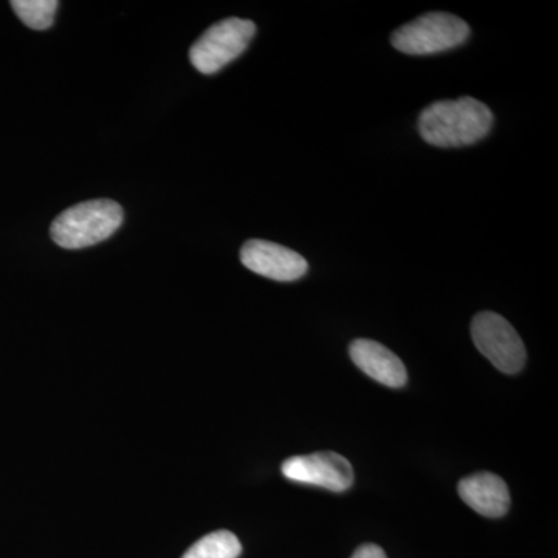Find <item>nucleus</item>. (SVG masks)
Instances as JSON below:
<instances>
[{
	"mask_svg": "<svg viewBox=\"0 0 558 558\" xmlns=\"http://www.w3.org/2000/svg\"><path fill=\"white\" fill-rule=\"evenodd\" d=\"M351 558H388L385 550L380 548V546L373 545V543H368V545H362L354 554H352Z\"/></svg>",
	"mask_w": 558,
	"mask_h": 558,
	"instance_id": "obj_12",
	"label": "nucleus"
},
{
	"mask_svg": "<svg viewBox=\"0 0 558 558\" xmlns=\"http://www.w3.org/2000/svg\"><path fill=\"white\" fill-rule=\"evenodd\" d=\"M349 355L366 376L385 387L402 388L409 380L402 360L379 341L354 340L349 347Z\"/></svg>",
	"mask_w": 558,
	"mask_h": 558,
	"instance_id": "obj_8",
	"label": "nucleus"
},
{
	"mask_svg": "<svg viewBox=\"0 0 558 558\" xmlns=\"http://www.w3.org/2000/svg\"><path fill=\"white\" fill-rule=\"evenodd\" d=\"M241 263L260 277L274 281H296L310 270V264L284 245L263 240H250L241 248Z\"/></svg>",
	"mask_w": 558,
	"mask_h": 558,
	"instance_id": "obj_7",
	"label": "nucleus"
},
{
	"mask_svg": "<svg viewBox=\"0 0 558 558\" xmlns=\"http://www.w3.org/2000/svg\"><path fill=\"white\" fill-rule=\"evenodd\" d=\"M14 13L33 31H47L53 25L60 2L57 0H13Z\"/></svg>",
	"mask_w": 558,
	"mask_h": 558,
	"instance_id": "obj_11",
	"label": "nucleus"
},
{
	"mask_svg": "<svg viewBox=\"0 0 558 558\" xmlns=\"http://www.w3.org/2000/svg\"><path fill=\"white\" fill-rule=\"evenodd\" d=\"M494 113L472 97L436 101L422 110L417 130L428 145L459 148L478 143L490 134Z\"/></svg>",
	"mask_w": 558,
	"mask_h": 558,
	"instance_id": "obj_1",
	"label": "nucleus"
},
{
	"mask_svg": "<svg viewBox=\"0 0 558 558\" xmlns=\"http://www.w3.org/2000/svg\"><path fill=\"white\" fill-rule=\"evenodd\" d=\"M462 501L488 519L505 517L510 508V494L505 480L490 472L475 473L458 486Z\"/></svg>",
	"mask_w": 558,
	"mask_h": 558,
	"instance_id": "obj_9",
	"label": "nucleus"
},
{
	"mask_svg": "<svg viewBox=\"0 0 558 558\" xmlns=\"http://www.w3.org/2000/svg\"><path fill=\"white\" fill-rule=\"evenodd\" d=\"M476 349L506 374H517L526 363V348L508 319L495 312H481L472 322Z\"/></svg>",
	"mask_w": 558,
	"mask_h": 558,
	"instance_id": "obj_5",
	"label": "nucleus"
},
{
	"mask_svg": "<svg viewBox=\"0 0 558 558\" xmlns=\"http://www.w3.org/2000/svg\"><path fill=\"white\" fill-rule=\"evenodd\" d=\"M282 475L295 483L312 484L332 492H344L354 483L351 462L336 451L293 457L282 464Z\"/></svg>",
	"mask_w": 558,
	"mask_h": 558,
	"instance_id": "obj_6",
	"label": "nucleus"
},
{
	"mask_svg": "<svg viewBox=\"0 0 558 558\" xmlns=\"http://www.w3.org/2000/svg\"><path fill=\"white\" fill-rule=\"evenodd\" d=\"M468 22L454 14L427 13L398 28L391 36L396 50L405 54H435L454 49L469 39Z\"/></svg>",
	"mask_w": 558,
	"mask_h": 558,
	"instance_id": "obj_3",
	"label": "nucleus"
},
{
	"mask_svg": "<svg viewBox=\"0 0 558 558\" xmlns=\"http://www.w3.org/2000/svg\"><path fill=\"white\" fill-rule=\"evenodd\" d=\"M124 213L117 202L97 199L73 205L50 227V236L62 248L92 247L109 240L123 223Z\"/></svg>",
	"mask_w": 558,
	"mask_h": 558,
	"instance_id": "obj_2",
	"label": "nucleus"
},
{
	"mask_svg": "<svg viewBox=\"0 0 558 558\" xmlns=\"http://www.w3.org/2000/svg\"><path fill=\"white\" fill-rule=\"evenodd\" d=\"M242 545L230 531H216L194 543L182 558H238Z\"/></svg>",
	"mask_w": 558,
	"mask_h": 558,
	"instance_id": "obj_10",
	"label": "nucleus"
},
{
	"mask_svg": "<svg viewBox=\"0 0 558 558\" xmlns=\"http://www.w3.org/2000/svg\"><path fill=\"white\" fill-rule=\"evenodd\" d=\"M256 35L252 21L229 17L211 25L190 50V61L204 75H213L240 58Z\"/></svg>",
	"mask_w": 558,
	"mask_h": 558,
	"instance_id": "obj_4",
	"label": "nucleus"
}]
</instances>
